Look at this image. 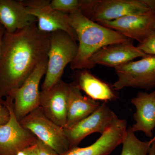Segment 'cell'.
<instances>
[{
    "label": "cell",
    "instance_id": "cell-1",
    "mask_svg": "<svg viewBox=\"0 0 155 155\" xmlns=\"http://www.w3.org/2000/svg\"><path fill=\"white\" fill-rule=\"evenodd\" d=\"M51 33L38 29L37 22L22 29L5 31L0 54V97L15 92L42 61L48 58Z\"/></svg>",
    "mask_w": 155,
    "mask_h": 155
},
{
    "label": "cell",
    "instance_id": "cell-2",
    "mask_svg": "<svg viewBox=\"0 0 155 155\" xmlns=\"http://www.w3.org/2000/svg\"><path fill=\"white\" fill-rule=\"evenodd\" d=\"M69 21L79 42L77 55L70 64L73 70L94 68L90 59L104 47L132 41L118 31L87 19L79 10L69 14Z\"/></svg>",
    "mask_w": 155,
    "mask_h": 155
},
{
    "label": "cell",
    "instance_id": "cell-3",
    "mask_svg": "<svg viewBox=\"0 0 155 155\" xmlns=\"http://www.w3.org/2000/svg\"><path fill=\"white\" fill-rule=\"evenodd\" d=\"M79 10L87 19L100 23L155 11V0H80Z\"/></svg>",
    "mask_w": 155,
    "mask_h": 155
},
{
    "label": "cell",
    "instance_id": "cell-4",
    "mask_svg": "<svg viewBox=\"0 0 155 155\" xmlns=\"http://www.w3.org/2000/svg\"><path fill=\"white\" fill-rule=\"evenodd\" d=\"M76 41L63 31L51 33L47 69L41 91L48 90L62 80L65 68L77 55L78 45Z\"/></svg>",
    "mask_w": 155,
    "mask_h": 155
},
{
    "label": "cell",
    "instance_id": "cell-5",
    "mask_svg": "<svg viewBox=\"0 0 155 155\" xmlns=\"http://www.w3.org/2000/svg\"><path fill=\"white\" fill-rule=\"evenodd\" d=\"M19 123L59 155L64 154L70 149L64 128L49 119L40 107L31 111Z\"/></svg>",
    "mask_w": 155,
    "mask_h": 155
},
{
    "label": "cell",
    "instance_id": "cell-6",
    "mask_svg": "<svg viewBox=\"0 0 155 155\" xmlns=\"http://www.w3.org/2000/svg\"><path fill=\"white\" fill-rule=\"evenodd\" d=\"M115 69L118 79L112 86L115 91L127 87L150 90L155 87V55H147Z\"/></svg>",
    "mask_w": 155,
    "mask_h": 155
},
{
    "label": "cell",
    "instance_id": "cell-7",
    "mask_svg": "<svg viewBox=\"0 0 155 155\" xmlns=\"http://www.w3.org/2000/svg\"><path fill=\"white\" fill-rule=\"evenodd\" d=\"M4 105L9 113L8 122L0 125V155H17V153L36 144L38 138L22 127L14 110V97H6Z\"/></svg>",
    "mask_w": 155,
    "mask_h": 155
},
{
    "label": "cell",
    "instance_id": "cell-8",
    "mask_svg": "<svg viewBox=\"0 0 155 155\" xmlns=\"http://www.w3.org/2000/svg\"><path fill=\"white\" fill-rule=\"evenodd\" d=\"M118 117L107 103L103 102L94 112L85 119L68 128H64L70 149L78 147L81 142L90 134H102Z\"/></svg>",
    "mask_w": 155,
    "mask_h": 155
},
{
    "label": "cell",
    "instance_id": "cell-9",
    "mask_svg": "<svg viewBox=\"0 0 155 155\" xmlns=\"http://www.w3.org/2000/svg\"><path fill=\"white\" fill-rule=\"evenodd\" d=\"M28 12L36 17L38 28L46 33L58 31L67 32L75 41L77 35L69 21V14L55 11L50 7L49 0L23 1Z\"/></svg>",
    "mask_w": 155,
    "mask_h": 155
},
{
    "label": "cell",
    "instance_id": "cell-10",
    "mask_svg": "<svg viewBox=\"0 0 155 155\" xmlns=\"http://www.w3.org/2000/svg\"><path fill=\"white\" fill-rule=\"evenodd\" d=\"M47 65L48 58L37 66L14 94V112L19 122L40 107V83L41 78L45 75Z\"/></svg>",
    "mask_w": 155,
    "mask_h": 155
},
{
    "label": "cell",
    "instance_id": "cell-11",
    "mask_svg": "<svg viewBox=\"0 0 155 155\" xmlns=\"http://www.w3.org/2000/svg\"><path fill=\"white\" fill-rule=\"evenodd\" d=\"M98 23L140 43L155 31V11L131 14Z\"/></svg>",
    "mask_w": 155,
    "mask_h": 155
},
{
    "label": "cell",
    "instance_id": "cell-12",
    "mask_svg": "<svg viewBox=\"0 0 155 155\" xmlns=\"http://www.w3.org/2000/svg\"><path fill=\"white\" fill-rule=\"evenodd\" d=\"M127 121L117 118L93 143L85 147H74L62 155H109L122 144L127 133Z\"/></svg>",
    "mask_w": 155,
    "mask_h": 155
},
{
    "label": "cell",
    "instance_id": "cell-13",
    "mask_svg": "<svg viewBox=\"0 0 155 155\" xmlns=\"http://www.w3.org/2000/svg\"><path fill=\"white\" fill-rule=\"evenodd\" d=\"M69 84L61 80L46 91L40 92V107L45 116L65 128L67 124Z\"/></svg>",
    "mask_w": 155,
    "mask_h": 155
},
{
    "label": "cell",
    "instance_id": "cell-14",
    "mask_svg": "<svg viewBox=\"0 0 155 155\" xmlns=\"http://www.w3.org/2000/svg\"><path fill=\"white\" fill-rule=\"evenodd\" d=\"M147 55L137 46H134L131 41L104 47L93 55L90 62L94 67L99 64L115 68L135 58Z\"/></svg>",
    "mask_w": 155,
    "mask_h": 155
},
{
    "label": "cell",
    "instance_id": "cell-15",
    "mask_svg": "<svg viewBox=\"0 0 155 155\" xmlns=\"http://www.w3.org/2000/svg\"><path fill=\"white\" fill-rule=\"evenodd\" d=\"M130 102L135 107L134 114L135 123L130 129L135 133L142 131L148 137H152L155 128V90L148 93L139 92Z\"/></svg>",
    "mask_w": 155,
    "mask_h": 155
},
{
    "label": "cell",
    "instance_id": "cell-16",
    "mask_svg": "<svg viewBox=\"0 0 155 155\" xmlns=\"http://www.w3.org/2000/svg\"><path fill=\"white\" fill-rule=\"evenodd\" d=\"M37 22L23 1L0 0V25L6 31L13 33Z\"/></svg>",
    "mask_w": 155,
    "mask_h": 155
},
{
    "label": "cell",
    "instance_id": "cell-17",
    "mask_svg": "<svg viewBox=\"0 0 155 155\" xmlns=\"http://www.w3.org/2000/svg\"><path fill=\"white\" fill-rule=\"evenodd\" d=\"M74 83L94 101L104 102L112 101L118 98V95L112 85L92 74L87 69L79 70L75 74Z\"/></svg>",
    "mask_w": 155,
    "mask_h": 155
},
{
    "label": "cell",
    "instance_id": "cell-18",
    "mask_svg": "<svg viewBox=\"0 0 155 155\" xmlns=\"http://www.w3.org/2000/svg\"><path fill=\"white\" fill-rule=\"evenodd\" d=\"M101 103L83 96L80 89L74 82L69 84L67 107V122L65 128H68L85 119L97 110Z\"/></svg>",
    "mask_w": 155,
    "mask_h": 155
},
{
    "label": "cell",
    "instance_id": "cell-19",
    "mask_svg": "<svg viewBox=\"0 0 155 155\" xmlns=\"http://www.w3.org/2000/svg\"><path fill=\"white\" fill-rule=\"evenodd\" d=\"M155 141V136L149 141L140 140L129 127L122 143L121 155H148L150 148Z\"/></svg>",
    "mask_w": 155,
    "mask_h": 155
},
{
    "label": "cell",
    "instance_id": "cell-20",
    "mask_svg": "<svg viewBox=\"0 0 155 155\" xmlns=\"http://www.w3.org/2000/svg\"><path fill=\"white\" fill-rule=\"evenodd\" d=\"M50 7L55 11L68 14L77 12L80 7V0H52Z\"/></svg>",
    "mask_w": 155,
    "mask_h": 155
},
{
    "label": "cell",
    "instance_id": "cell-21",
    "mask_svg": "<svg viewBox=\"0 0 155 155\" xmlns=\"http://www.w3.org/2000/svg\"><path fill=\"white\" fill-rule=\"evenodd\" d=\"M137 47L146 54L155 55V31Z\"/></svg>",
    "mask_w": 155,
    "mask_h": 155
},
{
    "label": "cell",
    "instance_id": "cell-22",
    "mask_svg": "<svg viewBox=\"0 0 155 155\" xmlns=\"http://www.w3.org/2000/svg\"><path fill=\"white\" fill-rule=\"evenodd\" d=\"M37 144L38 147V155H60L51 148L38 139Z\"/></svg>",
    "mask_w": 155,
    "mask_h": 155
},
{
    "label": "cell",
    "instance_id": "cell-23",
    "mask_svg": "<svg viewBox=\"0 0 155 155\" xmlns=\"http://www.w3.org/2000/svg\"><path fill=\"white\" fill-rule=\"evenodd\" d=\"M9 119V113L7 108L5 106L0 109V125L5 124Z\"/></svg>",
    "mask_w": 155,
    "mask_h": 155
},
{
    "label": "cell",
    "instance_id": "cell-24",
    "mask_svg": "<svg viewBox=\"0 0 155 155\" xmlns=\"http://www.w3.org/2000/svg\"><path fill=\"white\" fill-rule=\"evenodd\" d=\"M26 152L27 155H38V147L37 143L26 148Z\"/></svg>",
    "mask_w": 155,
    "mask_h": 155
},
{
    "label": "cell",
    "instance_id": "cell-25",
    "mask_svg": "<svg viewBox=\"0 0 155 155\" xmlns=\"http://www.w3.org/2000/svg\"><path fill=\"white\" fill-rule=\"evenodd\" d=\"M5 31V29L4 27L2 26V25H0V54H1L3 38Z\"/></svg>",
    "mask_w": 155,
    "mask_h": 155
},
{
    "label": "cell",
    "instance_id": "cell-26",
    "mask_svg": "<svg viewBox=\"0 0 155 155\" xmlns=\"http://www.w3.org/2000/svg\"><path fill=\"white\" fill-rule=\"evenodd\" d=\"M155 141L153 143L150 148L148 155H155Z\"/></svg>",
    "mask_w": 155,
    "mask_h": 155
},
{
    "label": "cell",
    "instance_id": "cell-27",
    "mask_svg": "<svg viewBox=\"0 0 155 155\" xmlns=\"http://www.w3.org/2000/svg\"><path fill=\"white\" fill-rule=\"evenodd\" d=\"M17 155H27V154H26V149L19 152L17 153Z\"/></svg>",
    "mask_w": 155,
    "mask_h": 155
},
{
    "label": "cell",
    "instance_id": "cell-28",
    "mask_svg": "<svg viewBox=\"0 0 155 155\" xmlns=\"http://www.w3.org/2000/svg\"><path fill=\"white\" fill-rule=\"evenodd\" d=\"M0 98H1V97H0ZM2 107H2V106L0 105V109H2Z\"/></svg>",
    "mask_w": 155,
    "mask_h": 155
},
{
    "label": "cell",
    "instance_id": "cell-29",
    "mask_svg": "<svg viewBox=\"0 0 155 155\" xmlns=\"http://www.w3.org/2000/svg\"></svg>",
    "mask_w": 155,
    "mask_h": 155
}]
</instances>
